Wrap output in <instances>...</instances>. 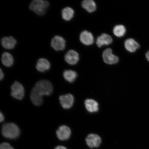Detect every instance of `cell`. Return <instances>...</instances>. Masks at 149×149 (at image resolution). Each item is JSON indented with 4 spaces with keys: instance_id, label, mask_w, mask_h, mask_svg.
Returning a JSON list of instances; mask_svg holds the SVG:
<instances>
[{
    "instance_id": "obj_1",
    "label": "cell",
    "mask_w": 149,
    "mask_h": 149,
    "mask_svg": "<svg viewBox=\"0 0 149 149\" xmlns=\"http://www.w3.org/2000/svg\"><path fill=\"white\" fill-rule=\"evenodd\" d=\"M53 91V86L49 81L46 80H40L36 83L31 91V101L35 105L40 106L43 102L42 96H49Z\"/></svg>"
},
{
    "instance_id": "obj_2",
    "label": "cell",
    "mask_w": 149,
    "mask_h": 149,
    "mask_svg": "<svg viewBox=\"0 0 149 149\" xmlns=\"http://www.w3.org/2000/svg\"><path fill=\"white\" fill-rule=\"evenodd\" d=\"M1 133L3 136L6 138L14 139L19 136L20 130L16 124L13 123H8L3 125Z\"/></svg>"
},
{
    "instance_id": "obj_3",
    "label": "cell",
    "mask_w": 149,
    "mask_h": 149,
    "mask_svg": "<svg viewBox=\"0 0 149 149\" xmlns=\"http://www.w3.org/2000/svg\"><path fill=\"white\" fill-rule=\"evenodd\" d=\"M49 5V3L47 1L34 0L30 3L29 8L37 15L41 16L45 13Z\"/></svg>"
},
{
    "instance_id": "obj_4",
    "label": "cell",
    "mask_w": 149,
    "mask_h": 149,
    "mask_svg": "<svg viewBox=\"0 0 149 149\" xmlns=\"http://www.w3.org/2000/svg\"><path fill=\"white\" fill-rule=\"evenodd\" d=\"M11 95L18 100H22L25 95V90L23 85L18 81H15L11 87Z\"/></svg>"
},
{
    "instance_id": "obj_5",
    "label": "cell",
    "mask_w": 149,
    "mask_h": 149,
    "mask_svg": "<svg viewBox=\"0 0 149 149\" xmlns=\"http://www.w3.org/2000/svg\"><path fill=\"white\" fill-rule=\"evenodd\" d=\"M103 60L106 63L109 65L116 64L119 61L118 57L113 54L112 50L111 48H107L102 53Z\"/></svg>"
},
{
    "instance_id": "obj_6",
    "label": "cell",
    "mask_w": 149,
    "mask_h": 149,
    "mask_svg": "<svg viewBox=\"0 0 149 149\" xmlns=\"http://www.w3.org/2000/svg\"><path fill=\"white\" fill-rule=\"evenodd\" d=\"M51 46L56 51H63L66 47V41L63 37L57 35L52 38Z\"/></svg>"
},
{
    "instance_id": "obj_7",
    "label": "cell",
    "mask_w": 149,
    "mask_h": 149,
    "mask_svg": "<svg viewBox=\"0 0 149 149\" xmlns=\"http://www.w3.org/2000/svg\"><path fill=\"white\" fill-rule=\"evenodd\" d=\"M71 131L68 127L62 125L59 127L56 131L58 138L61 141H65L70 138Z\"/></svg>"
},
{
    "instance_id": "obj_8",
    "label": "cell",
    "mask_w": 149,
    "mask_h": 149,
    "mask_svg": "<svg viewBox=\"0 0 149 149\" xmlns=\"http://www.w3.org/2000/svg\"><path fill=\"white\" fill-rule=\"evenodd\" d=\"M59 100L61 105L64 109H68L73 105L74 99L72 94H68L61 96L59 97Z\"/></svg>"
},
{
    "instance_id": "obj_9",
    "label": "cell",
    "mask_w": 149,
    "mask_h": 149,
    "mask_svg": "<svg viewBox=\"0 0 149 149\" xmlns=\"http://www.w3.org/2000/svg\"><path fill=\"white\" fill-rule=\"evenodd\" d=\"M86 141L87 145L90 148H97L101 144L102 140L97 135L91 134L87 136Z\"/></svg>"
},
{
    "instance_id": "obj_10",
    "label": "cell",
    "mask_w": 149,
    "mask_h": 149,
    "mask_svg": "<svg viewBox=\"0 0 149 149\" xmlns=\"http://www.w3.org/2000/svg\"><path fill=\"white\" fill-rule=\"evenodd\" d=\"M79 55L77 52L74 50L69 51L65 56V60L66 62L71 65L77 64L79 60Z\"/></svg>"
},
{
    "instance_id": "obj_11",
    "label": "cell",
    "mask_w": 149,
    "mask_h": 149,
    "mask_svg": "<svg viewBox=\"0 0 149 149\" xmlns=\"http://www.w3.org/2000/svg\"><path fill=\"white\" fill-rule=\"evenodd\" d=\"M80 40L83 44L88 46L93 43L94 38L92 33L85 31L82 32L80 34Z\"/></svg>"
},
{
    "instance_id": "obj_12",
    "label": "cell",
    "mask_w": 149,
    "mask_h": 149,
    "mask_svg": "<svg viewBox=\"0 0 149 149\" xmlns=\"http://www.w3.org/2000/svg\"><path fill=\"white\" fill-rule=\"evenodd\" d=\"M17 44V41L12 36L3 37L1 40V44L5 49H13Z\"/></svg>"
},
{
    "instance_id": "obj_13",
    "label": "cell",
    "mask_w": 149,
    "mask_h": 149,
    "mask_svg": "<svg viewBox=\"0 0 149 149\" xmlns=\"http://www.w3.org/2000/svg\"><path fill=\"white\" fill-rule=\"evenodd\" d=\"M36 68L38 71L44 72L49 70L51 68V64L47 59L41 58L37 61Z\"/></svg>"
},
{
    "instance_id": "obj_14",
    "label": "cell",
    "mask_w": 149,
    "mask_h": 149,
    "mask_svg": "<svg viewBox=\"0 0 149 149\" xmlns=\"http://www.w3.org/2000/svg\"><path fill=\"white\" fill-rule=\"evenodd\" d=\"M112 42L113 39L109 35L102 33L98 37L96 43L99 47H101L104 45H109Z\"/></svg>"
},
{
    "instance_id": "obj_15",
    "label": "cell",
    "mask_w": 149,
    "mask_h": 149,
    "mask_svg": "<svg viewBox=\"0 0 149 149\" xmlns=\"http://www.w3.org/2000/svg\"><path fill=\"white\" fill-rule=\"evenodd\" d=\"M125 47L127 51L131 53L135 52L139 48V44L132 38H129L125 40L124 43Z\"/></svg>"
},
{
    "instance_id": "obj_16",
    "label": "cell",
    "mask_w": 149,
    "mask_h": 149,
    "mask_svg": "<svg viewBox=\"0 0 149 149\" xmlns=\"http://www.w3.org/2000/svg\"><path fill=\"white\" fill-rule=\"evenodd\" d=\"M85 105L87 111L90 113H94L98 110V102L92 99H87L85 100Z\"/></svg>"
},
{
    "instance_id": "obj_17",
    "label": "cell",
    "mask_w": 149,
    "mask_h": 149,
    "mask_svg": "<svg viewBox=\"0 0 149 149\" xmlns=\"http://www.w3.org/2000/svg\"><path fill=\"white\" fill-rule=\"evenodd\" d=\"M1 62L5 66L10 67L14 64V59L13 56L8 52H4L1 57Z\"/></svg>"
},
{
    "instance_id": "obj_18",
    "label": "cell",
    "mask_w": 149,
    "mask_h": 149,
    "mask_svg": "<svg viewBox=\"0 0 149 149\" xmlns=\"http://www.w3.org/2000/svg\"><path fill=\"white\" fill-rule=\"evenodd\" d=\"M83 8L89 13H92L95 11L96 5L95 3L93 0H85L81 3Z\"/></svg>"
},
{
    "instance_id": "obj_19",
    "label": "cell",
    "mask_w": 149,
    "mask_h": 149,
    "mask_svg": "<svg viewBox=\"0 0 149 149\" xmlns=\"http://www.w3.org/2000/svg\"><path fill=\"white\" fill-rule=\"evenodd\" d=\"M74 11L73 9L70 7H66L63 8L61 11V16L63 19L68 21L73 17Z\"/></svg>"
},
{
    "instance_id": "obj_20",
    "label": "cell",
    "mask_w": 149,
    "mask_h": 149,
    "mask_svg": "<svg viewBox=\"0 0 149 149\" xmlns=\"http://www.w3.org/2000/svg\"><path fill=\"white\" fill-rule=\"evenodd\" d=\"M63 75L64 79L70 83L73 82L77 76L76 72L71 70H65L63 72Z\"/></svg>"
},
{
    "instance_id": "obj_21",
    "label": "cell",
    "mask_w": 149,
    "mask_h": 149,
    "mask_svg": "<svg viewBox=\"0 0 149 149\" xmlns=\"http://www.w3.org/2000/svg\"><path fill=\"white\" fill-rule=\"evenodd\" d=\"M113 33L115 36L118 37L124 36L126 32V29L123 25H117L113 28Z\"/></svg>"
},
{
    "instance_id": "obj_22",
    "label": "cell",
    "mask_w": 149,
    "mask_h": 149,
    "mask_svg": "<svg viewBox=\"0 0 149 149\" xmlns=\"http://www.w3.org/2000/svg\"><path fill=\"white\" fill-rule=\"evenodd\" d=\"M0 149H14L8 143H3L0 146Z\"/></svg>"
},
{
    "instance_id": "obj_23",
    "label": "cell",
    "mask_w": 149,
    "mask_h": 149,
    "mask_svg": "<svg viewBox=\"0 0 149 149\" xmlns=\"http://www.w3.org/2000/svg\"><path fill=\"white\" fill-rule=\"evenodd\" d=\"M4 74H3L2 70L1 69V70H0V79L1 80L3 79V77H4Z\"/></svg>"
},
{
    "instance_id": "obj_24",
    "label": "cell",
    "mask_w": 149,
    "mask_h": 149,
    "mask_svg": "<svg viewBox=\"0 0 149 149\" xmlns=\"http://www.w3.org/2000/svg\"><path fill=\"white\" fill-rule=\"evenodd\" d=\"M4 116H3L2 113H0V121L1 122H2L4 120Z\"/></svg>"
},
{
    "instance_id": "obj_25",
    "label": "cell",
    "mask_w": 149,
    "mask_h": 149,
    "mask_svg": "<svg viewBox=\"0 0 149 149\" xmlns=\"http://www.w3.org/2000/svg\"><path fill=\"white\" fill-rule=\"evenodd\" d=\"M54 149H67L65 147L61 146H57Z\"/></svg>"
},
{
    "instance_id": "obj_26",
    "label": "cell",
    "mask_w": 149,
    "mask_h": 149,
    "mask_svg": "<svg viewBox=\"0 0 149 149\" xmlns=\"http://www.w3.org/2000/svg\"><path fill=\"white\" fill-rule=\"evenodd\" d=\"M146 56L147 59H148V60L149 61V51L148 52L146 53Z\"/></svg>"
}]
</instances>
